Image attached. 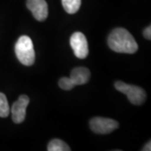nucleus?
<instances>
[{
    "mask_svg": "<svg viewBox=\"0 0 151 151\" xmlns=\"http://www.w3.org/2000/svg\"><path fill=\"white\" fill-rule=\"evenodd\" d=\"M114 86L118 91L125 94L134 105H141L145 102L146 92L139 86L127 84L121 81H116Z\"/></svg>",
    "mask_w": 151,
    "mask_h": 151,
    "instance_id": "3",
    "label": "nucleus"
},
{
    "mask_svg": "<svg viewBox=\"0 0 151 151\" xmlns=\"http://www.w3.org/2000/svg\"><path fill=\"white\" fill-rule=\"evenodd\" d=\"M10 113V108L5 94L0 92V117L6 118Z\"/></svg>",
    "mask_w": 151,
    "mask_h": 151,
    "instance_id": "11",
    "label": "nucleus"
},
{
    "mask_svg": "<svg viewBox=\"0 0 151 151\" xmlns=\"http://www.w3.org/2000/svg\"><path fill=\"white\" fill-rule=\"evenodd\" d=\"M144 36L145 39L147 40H150L151 39V28L150 26H149V27H147L145 29V30H144Z\"/></svg>",
    "mask_w": 151,
    "mask_h": 151,
    "instance_id": "13",
    "label": "nucleus"
},
{
    "mask_svg": "<svg viewBox=\"0 0 151 151\" xmlns=\"http://www.w3.org/2000/svg\"><path fill=\"white\" fill-rule=\"evenodd\" d=\"M59 86L63 90L69 91V90H71L72 88H74L76 86L70 77H62L60 79Z\"/></svg>",
    "mask_w": 151,
    "mask_h": 151,
    "instance_id": "12",
    "label": "nucleus"
},
{
    "mask_svg": "<svg viewBox=\"0 0 151 151\" xmlns=\"http://www.w3.org/2000/svg\"><path fill=\"white\" fill-rule=\"evenodd\" d=\"M108 44L111 50L118 53L134 54L139 48L134 36L124 28L113 29L108 36Z\"/></svg>",
    "mask_w": 151,
    "mask_h": 151,
    "instance_id": "1",
    "label": "nucleus"
},
{
    "mask_svg": "<svg viewBox=\"0 0 151 151\" xmlns=\"http://www.w3.org/2000/svg\"><path fill=\"white\" fill-rule=\"evenodd\" d=\"M142 150L143 151H150L151 150V142L150 141H149L147 144H146L145 147L142 149Z\"/></svg>",
    "mask_w": 151,
    "mask_h": 151,
    "instance_id": "14",
    "label": "nucleus"
},
{
    "mask_svg": "<svg viewBox=\"0 0 151 151\" xmlns=\"http://www.w3.org/2000/svg\"><path fill=\"white\" fill-rule=\"evenodd\" d=\"M15 54L18 60L24 65L30 66L35 63V52L31 39L27 35H22L15 44Z\"/></svg>",
    "mask_w": 151,
    "mask_h": 151,
    "instance_id": "2",
    "label": "nucleus"
},
{
    "mask_svg": "<svg viewBox=\"0 0 151 151\" xmlns=\"http://www.w3.org/2000/svg\"><path fill=\"white\" fill-rule=\"evenodd\" d=\"M90 128L92 132L98 134H108L119 128V124L116 120L108 118L96 117L90 120Z\"/></svg>",
    "mask_w": 151,
    "mask_h": 151,
    "instance_id": "4",
    "label": "nucleus"
},
{
    "mask_svg": "<svg viewBox=\"0 0 151 151\" xmlns=\"http://www.w3.org/2000/svg\"><path fill=\"white\" fill-rule=\"evenodd\" d=\"M29 103V98L27 95L19 96L18 100L13 104L10 109L12 119L15 124H21L26 116V108Z\"/></svg>",
    "mask_w": 151,
    "mask_h": 151,
    "instance_id": "6",
    "label": "nucleus"
},
{
    "mask_svg": "<svg viewBox=\"0 0 151 151\" xmlns=\"http://www.w3.org/2000/svg\"><path fill=\"white\" fill-rule=\"evenodd\" d=\"M48 151H70V149L69 146L65 144L64 141L55 139L49 143L47 147Z\"/></svg>",
    "mask_w": 151,
    "mask_h": 151,
    "instance_id": "10",
    "label": "nucleus"
},
{
    "mask_svg": "<svg viewBox=\"0 0 151 151\" xmlns=\"http://www.w3.org/2000/svg\"><path fill=\"white\" fill-rule=\"evenodd\" d=\"M61 2L65 12L70 14H76L81 4V0H61Z\"/></svg>",
    "mask_w": 151,
    "mask_h": 151,
    "instance_id": "9",
    "label": "nucleus"
},
{
    "mask_svg": "<svg viewBox=\"0 0 151 151\" xmlns=\"http://www.w3.org/2000/svg\"><path fill=\"white\" fill-rule=\"evenodd\" d=\"M90 70L86 67H76L74 68L70 72V78L75 86L77 85H83L88 82L90 79Z\"/></svg>",
    "mask_w": 151,
    "mask_h": 151,
    "instance_id": "8",
    "label": "nucleus"
},
{
    "mask_svg": "<svg viewBox=\"0 0 151 151\" xmlns=\"http://www.w3.org/2000/svg\"><path fill=\"white\" fill-rule=\"evenodd\" d=\"M27 8L38 21H44L48 17V5L45 0H27Z\"/></svg>",
    "mask_w": 151,
    "mask_h": 151,
    "instance_id": "7",
    "label": "nucleus"
},
{
    "mask_svg": "<svg viewBox=\"0 0 151 151\" xmlns=\"http://www.w3.org/2000/svg\"><path fill=\"white\" fill-rule=\"evenodd\" d=\"M70 44L75 55L79 59H85L88 55V43L86 36L81 32L74 33L70 39Z\"/></svg>",
    "mask_w": 151,
    "mask_h": 151,
    "instance_id": "5",
    "label": "nucleus"
}]
</instances>
